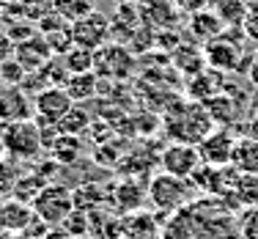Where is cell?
<instances>
[{
  "label": "cell",
  "instance_id": "cell-1",
  "mask_svg": "<svg viewBox=\"0 0 258 239\" xmlns=\"http://www.w3.org/2000/svg\"><path fill=\"white\" fill-rule=\"evenodd\" d=\"M228 198L231 195H206L195 204H187L170 214L159 239H242Z\"/></svg>",
  "mask_w": 258,
  "mask_h": 239
},
{
  "label": "cell",
  "instance_id": "cell-2",
  "mask_svg": "<svg viewBox=\"0 0 258 239\" xmlns=\"http://www.w3.org/2000/svg\"><path fill=\"white\" fill-rule=\"evenodd\" d=\"M214 121L209 115V110L204 102H184V105L173 107L165 118V130L173 138V143H192L198 146L209 132L214 130Z\"/></svg>",
  "mask_w": 258,
  "mask_h": 239
},
{
  "label": "cell",
  "instance_id": "cell-3",
  "mask_svg": "<svg viewBox=\"0 0 258 239\" xmlns=\"http://www.w3.org/2000/svg\"><path fill=\"white\" fill-rule=\"evenodd\" d=\"M189 195H192L189 179H179V176H170L165 170L154 173L149 182V201L162 214H173V212L184 209L189 204Z\"/></svg>",
  "mask_w": 258,
  "mask_h": 239
},
{
  "label": "cell",
  "instance_id": "cell-4",
  "mask_svg": "<svg viewBox=\"0 0 258 239\" xmlns=\"http://www.w3.org/2000/svg\"><path fill=\"white\" fill-rule=\"evenodd\" d=\"M244 30L236 39H228V28L217 36V39L206 41L204 55H206V66L214 72H244L247 69V55H244Z\"/></svg>",
  "mask_w": 258,
  "mask_h": 239
},
{
  "label": "cell",
  "instance_id": "cell-5",
  "mask_svg": "<svg viewBox=\"0 0 258 239\" xmlns=\"http://www.w3.org/2000/svg\"><path fill=\"white\" fill-rule=\"evenodd\" d=\"M33 212L36 217H41L50 228H58V225L66 223L72 212H75V190H69L66 185H47L39 195L33 198Z\"/></svg>",
  "mask_w": 258,
  "mask_h": 239
},
{
  "label": "cell",
  "instance_id": "cell-6",
  "mask_svg": "<svg viewBox=\"0 0 258 239\" xmlns=\"http://www.w3.org/2000/svg\"><path fill=\"white\" fill-rule=\"evenodd\" d=\"M3 149L9 157L14 159H36L44 151V140H41V127L36 124V118L14 121L3 130Z\"/></svg>",
  "mask_w": 258,
  "mask_h": 239
},
{
  "label": "cell",
  "instance_id": "cell-7",
  "mask_svg": "<svg viewBox=\"0 0 258 239\" xmlns=\"http://www.w3.org/2000/svg\"><path fill=\"white\" fill-rule=\"evenodd\" d=\"M110 33H113V22H110L107 14L102 11H91L88 17L72 22V36H75V44L85 47V50H102L107 44Z\"/></svg>",
  "mask_w": 258,
  "mask_h": 239
},
{
  "label": "cell",
  "instance_id": "cell-8",
  "mask_svg": "<svg viewBox=\"0 0 258 239\" xmlns=\"http://www.w3.org/2000/svg\"><path fill=\"white\" fill-rule=\"evenodd\" d=\"M75 107V99H72L69 94H66V88H60V85H50V88L39 91V94L33 96V115L39 124H60V118H63L69 110Z\"/></svg>",
  "mask_w": 258,
  "mask_h": 239
},
{
  "label": "cell",
  "instance_id": "cell-9",
  "mask_svg": "<svg viewBox=\"0 0 258 239\" xmlns=\"http://www.w3.org/2000/svg\"><path fill=\"white\" fill-rule=\"evenodd\" d=\"M201 151L192 143H170L168 149L159 154V165H162L165 173L179 176V179H189L195 170L201 168Z\"/></svg>",
  "mask_w": 258,
  "mask_h": 239
},
{
  "label": "cell",
  "instance_id": "cell-10",
  "mask_svg": "<svg viewBox=\"0 0 258 239\" xmlns=\"http://www.w3.org/2000/svg\"><path fill=\"white\" fill-rule=\"evenodd\" d=\"M233 143H236V135H233L228 127H214V130L198 143L201 159H204L206 165H217V168L231 165Z\"/></svg>",
  "mask_w": 258,
  "mask_h": 239
},
{
  "label": "cell",
  "instance_id": "cell-11",
  "mask_svg": "<svg viewBox=\"0 0 258 239\" xmlns=\"http://www.w3.org/2000/svg\"><path fill=\"white\" fill-rule=\"evenodd\" d=\"M14 58L20 61L22 66H25V72L28 75H33V72H41L47 64L55 58L52 50H50V44H47V39L36 30L33 36H28V39H22V41H17V52H14Z\"/></svg>",
  "mask_w": 258,
  "mask_h": 239
},
{
  "label": "cell",
  "instance_id": "cell-12",
  "mask_svg": "<svg viewBox=\"0 0 258 239\" xmlns=\"http://www.w3.org/2000/svg\"><path fill=\"white\" fill-rule=\"evenodd\" d=\"M33 113L25 88L20 85H3L0 88V121L3 124H14V121H25Z\"/></svg>",
  "mask_w": 258,
  "mask_h": 239
},
{
  "label": "cell",
  "instance_id": "cell-13",
  "mask_svg": "<svg viewBox=\"0 0 258 239\" xmlns=\"http://www.w3.org/2000/svg\"><path fill=\"white\" fill-rule=\"evenodd\" d=\"M33 217H36L33 206L25 204V201L9 198L0 204V220H3V228L9 234H25L28 225L33 223Z\"/></svg>",
  "mask_w": 258,
  "mask_h": 239
},
{
  "label": "cell",
  "instance_id": "cell-14",
  "mask_svg": "<svg viewBox=\"0 0 258 239\" xmlns=\"http://www.w3.org/2000/svg\"><path fill=\"white\" fill-rule=\"evenodd\" d=\"M231 165L239 173L247 176H258V140L250 135H242L233 143V154H231Z\"/></svg>",
  "mask_w": 258,
  "mask_h": 239
},
{
  "label": "cell",
  "instance_id": "cell-15",
  "mask_svg": "<svg viewBox=\"0 0 258 239\" xmlns=\"http://www.w3.org/2000/svg\"><path fill=\"white\" fill-rule=\"evenodd\" d=\"M223 30H225V22L220 20L212 9H204V11L189 14V33H192V39L204 41V44L212 41V39H217Z\"/></svg>",
  "mask_w": 258,
  "mask_h": 239
},
{
  "label": "cell",
  "instance_id": "cell-16",
  "mask_svg": "<svg viewBox=\"0 0 258 239\" xmlns=\"http://www.w3.org/2000/svg\"><path fill=\"white\" fill-rule=\"evenodd\" d=\"M146 198H149V190H143L138 182H132V179L121 182V185L115 187V195H113L115 209H118L121 214L140 212V209H143V201H146Z\"/></svg>",
  "mask_w": 258,
  "mask_h": 239
},
{
  "label": "cell",
  "instance_id": "cell-17",
  "mask_svg": "<svg viewBox=\"0 0 258 239\" xmlns=\"http://www.w3.org/2000/svg\"><path fill=\"white\" fill-rule=\"evenodd\" d=\"M96 66H107V75H113V77H124V75H129V66H132V55L126 52V47L104 44L102 50H96Z\"/></svg>",
  "mask_w": 258,
  "mask_h": 239
},
{
  "label": "cell",
  "instance_id": "cell-18",
  "mask_svg": "<svg viewBox=\"0 0 258 239\" xmlns=\"http://www.w3.org/2000/svg\"><path fill=\"white\" fill-rule=\"evenodd\" d=\"M220 75L214 69H204L198 72V75H192L187 80V94L192 102H209L212 96L220 94Z\"/></svg>",
  "mask_w": 258,
  "mask_h": 239
},
{
  "label": "cell",
  "instance_id": "cell-19",
  "mask_svg": "<svg viewBox=\"0 0 258 239\" xmlns=\"http://www.w3.org/2000/svg\"><path fill=\"white\" fill-rule=\"evenodd\" d=\"M121 228H124L126 239H154L157 234H162L154 220V214H146V212H132L124 214L121 220Z\"/></svg>",
  "mask_w": 258,
  "mask_h": 239
},
{
  "label": "cell",
  "instance_id": "cell-20",
  "mask_svg": "<svg viewBox=\"0 0 258 239\" xmlns=\"http://www.w3.org/2000/svg\"><path fill=\"white\" fill-rule=\"evenodd\" d=\"M173 64L176 69L184 72V75H198V72L206 69V55H204V47H192V44H179L173 52Z\"/></svg>",
  "mask_w": 258,
  "mask_h": 239
},
{
  "label": "cell",
  "instance_id": "cell-21",
  "mask_svg": "<svg viewBox=\"0 0 258 239\" xmlns=\"http://www.w3.org/2000/svg\"><path fill=\"white\" fill-rule=\"evenodd\" d=\"M209 9L225 22V28H242L247 17V0H209Z\"/></svg>",
  "mask_w": 258,
  "mask_h": 239
},
{
  "label": "cell",
  "instance_id": "cell-22",
  "mask_svg": "<svg viewBox=\"0 0 258 239\" xmlns=\"http://www.w3.org/2000/svg\"><path fill=\"white\" fill-rule=\"evenodd\" d=\"M80 151H83V140H80V135L60 132L58 138L52 140V146H50V157L58 165H72L80 157Z\"/></svg>",
  "mask_w": 258,
  "mask_h": 239
},
{
  "label": "cell",
  "instance_id": "cell-23",
  "mask_svg": "<svg viewBox=\"0 0 258 239\" xmlns=\"http://www.w3.org/2000/svg\"><path fill=\"white\" fill-rule=\"evenodd\" d=\"M96 85H99V80H96L94 72H83V75H69L63 88L77 105V102H85V99H91V96L96 94Z\"/></svg>",
  "mask_w": 258,
  "mask_h": 239
},
{
  "label": "cell",
  "instance_id": "cell-24",
  "mask_svg": "<svg viewBox=\"0 0 258 239\" xmlns=\"http://www.w3.org/2000/svg\"><path fill=\"white\" fill-rule=\"evenodd\" d=\"M60 64L66 66V72H69V75H83V72H94V69H96V52L75 44L69 52L63 55V58H60Z\"/></svg>",
  "mask_w": 258,
  "mask_h": 239
},
{
  "label": "cell",
  "instance_id": "cell-25",
  "mask_svg": "<svg viewBox=\"0 0 258 239\" xmlns=\"http://www.w3.org/2000/svg\"><path fill=\"white\" fill-rule=\"evenodd\" d=\"M14 11L22 20H28L30 25H39L41 20H47L50 14H55V0H20V3L14 6Z\"/></svg>",
  "mask_w": 258,
  "mask_h": 239
},
{
  "label": "cell",
  "instance_id": "cell-26",
  "mask_svg": "<svg viewBox=\"0 0 258 239\" xmlns=\"http://www.w3.org/2000/svg\"><path fill=\"white\" fill-rule=\"evenodd\" d=\"M50 182L44 179L41 173H30V176H22V179L14 182V187H11V198L17 201H25V204H33V198L41 193Z\"/></svg>",
  "mask_w": 258,
  "mask_h": 239
},
{
  "label": "cell",
  "instance_id": "cell-27",
  "mask_svg": "<svg viewBox=\"0 0 258 239\" xmlns=\"http://www.w3.org/2000/svg\"><path fill=\"white\" fill-rule=\"evenodd\" d=\"M91 11H96V0H55V14L66 22H77Z\"/></svg>",
  "mask_w": 258,
  "mask_h": 239
},
{
  "label": "cell",
  "instance_id": "cell-28",
  "mask_svg": "<svg viewBox=\"0 0 258 239\" xmlns=\"http://www.w3.org/2000/svg\"><path fill=\"white\" fill-rule=\"evenodd\" d=\"M206 110H209V115H212V121L217 127H228L231 121H233V102L228 99L225 94H217V96H212L209 102H204Z\"/></svg>",
  "mask_w": 258,
  "mask_h": 239
},
{
  "label": "cell",
  "instance_id": "cell-29",
  "mask_svg": "<svg viewBox=\"0 0 258 239\" xmlns=\"http://www.w3.org/2000/svg\"><path fill=\"white\" fill-rule=\"evenodd\" d=\"M88 124H91V115L85 113L83 107H72L69 113L60 118V124H58V132H66V135H80V132H85L88 130Z\"/></svg>",
  "mask_w": 258,
  "mask_h": 239
},
{
  "label": "cell",
  "instance_id": "cell-30",
  "mask_svg": "<svg viewBox=\"0 0 258 239\" xmlns=\"http://www.w3.org/2000/svg\"><path fill=\"white\" fill-rule=\"evenodd\" d=\"M0 80H3L6 85H22L28 80V72L17 58H11V61H6V64L0 66Z\"/></svg>",
  "mask_w": 258,
  "mask_h": 239
},
{
  "label": "cell",
  "instance_id": "cell-31",
  "mask_svg": "<svg viewBox=\"0 0 258 239\" xmlns=\"http://www.w3.org/2000/svg\"><path fill=\"white\" fill-rule=\"evenodd\" d=\"M239 231H242V239H258V206H247L242 212Z\"/></svg>",
  "mask_w": 258,
  "mask_h": 239
},
{
  "label": "cell",
  "instance_id": "cell-32",
  "mask_svg": "<svg viewBox=\"0 0 258 239\" xmlns=\"http://www.w3.org/2000/svg\"><path fill=\"white\" fill-rule=\"evenodd\" d=\"M242 30L250 41L258 44V3H247V17L242 22Z\"/></svg>",
  "mask_w": 258,
  "mask_h": 239
},
{
  "label": "cell",
  "instance_id": "cell-33",
  "mask_svg": "<svg viewBox=\"0 0 258 239\" xmlns=\"http://www.w3.org/2000/svg\"><path fill=\"white\" fill-rule=\"evenodd\" d=\"M14 52H17V41L11 39V33H9V30H3V28H0V66H3L6 61H11V58H14Z\"/></svg>",
  "mask_w": 258,
  "mask_h": 239
},
{
  "label": "cell",
  "instance_id": "cell-34",
  "mask_svg": "<svg viewBox=\"0 0 258 239\" xmlns=\"http://www.w3.org/2000/svg\"><path fill=\"white\" fill-rule=\"evenodd\" d=\"M173 6L181 11V14H195V11H204L209 9V0H173Z\"/></svg>",
  "mask_w": 258,
  "mask_h": 239
},
{
  "label": "cell",
  "instance_id": "cell-35",
  "mask_svg": "<svg viewBox=\"0 0 258 239\" xmlns=\"http://www.w3.org/2000/svg\"><path fill=\"white\" fill-rule=\"evenodd\" d=\"M244 135H250V138L258 140V110L253 113V118L247 121V127H244Z\"/></svg>",
  "mask_w": 258,
  "mask_h": 239
},
{
  "label": "cell",
  "instance_id": "cell-36",
  "mask_svg": "<svg viewBox=\"0 0 258 239\" xmlns=\"http://www.w3.org/2000/svg\"><path fill=\"white\" fill-rule=\"evenodd\" d=\"M17 3H20V0H0V9H3V11L6 9H14Z\"/></svg>",
  "mask_w": 258,
  "mask_h": 239
},
{
  "label": "cell",
  "instance_id": "cell-37",
  "mask_svg": "<svg viewBox=\"0 0 258 239\" xmlns=\"http://www.w3.org/2000/svg\"><path fill=\"white\" fill-rule=\"evenodd\" d=\"M6 239H33V236H28V234H11V236H6Z\"/></svg>",
  "mask_w": 258,
  "mask_h": 239
},
{
  "label": "cell",
  "instance_id": "cell-38",
  "mask_svg": "<svg viewBox=\"0 0 258 239\" xmlns=\"http://www.w3.org/2000/svg\"><path fill=\"white\" fill-rule=\"evenodd\" d=\"M72 239H96V236H88V234H83V236H72Z\"/></svg>",
  "mask_w": 258,
  "mask_h": 239
},
{
  "label": "cell",
  "instance_id": "cell-39",
  "mask_svg": "<svg viewBox=\"0 0 258 239\" xmlns=\"http://www.w3.org/2000/svg\"><path fill=\"white\" fill-rule=\"evenodd\" d=\"M0 22H3V9H0Z\"/></svg>",
  "mask_w": 258,
  "mask_h": 239
},
{
  "label": "cell",
  "instance_id": "cell-40",
  "mask_svg": "<svg viewBox=\"0 0 258 239\" xmlns=\"http://www.w3.org/2000/svg\"><path fill=\"white\" fill-rule=\"evenodd\" d=\"M124 239H126V236H124Z\"/></svg>",
  "mask_w": 258,
  "mask_h": 239
}]
</instances>
